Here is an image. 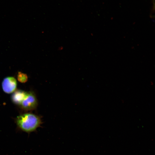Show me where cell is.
Segmentation results:
<instances>
[{
	"instance_id": "3",
	"label": "cell",
	"mask_w": 155,
	"mask_h": 155,
	"mask_svg": "<svg viewBox=\"0 0 155 155\" xmlns=\"http://www.w3.org/2000/svg\"><path fill=\"white\" fill-rule=\"evenodd\" d=\"M17 86V81L13 77H7L3 80L2 86L3 91L8 94L12 93L15 91Z\"/></svg>"
},
{
	"instance_id": "4",
	"label": "cell",
	"mask_w": 155,
	"mask_h": 155,
	"mask_svg": "<svg viewBox=\"0 0 155 155\" xmlns=\"http://www.w3.org/2000/svg\"><path fill=\"white\" fill-rule=\"evenodd\" d=\"M11 96V99L15 104L20 105L25 98L27 92L20 90H17L13 92Z\"/></svg>"
},
{
	"instance_id": "5",
	"label": "cell",
	"mask_w": 155,
	"mask_h": 155,
	"mask_svg": "<svg viewBox=\"0 0 155 155\" xmlns=\"http://www.w3.org/2000/svg\"><path fill=\"white\" fill-rule=\"evenodd\" d=\"M17 79L20 82L24 83L27 81L28 77L26 74L19 71L17 75Z\"/></svg>"
},
{
	"instance_id": "1",
	"label": "cell",
	"mask_w": 155,
	"mask_h": 155,
	"mask_svg": "<svg viewBox=\"0 0 155 155\" xmlns=\"http://www.w3.org/2000/svg\"><path fill=\"white\" fill-rule=\"evenodd\" d=\"M16 123L19 129L28 134L35 131L42 123L40 117L32 113H26L17 117Z\"/></svg>"
},
{
	"instance_id": "2",
	"label": "cell",
	"mask_w": 155,
	"mask_h": 155,
	"mask_svg": "<svg viewBox=\"0 0 155 155\" xmlns=\"http://www.w3.org/2000/svg\"><path fill=\"white\" fill-rule=\"evenodd\" d=\"M38 101L36 96L33 92H26V95L20 105L22 108L26 111L33 110L37 107Z\"/></svg>"
}]
</instances>
